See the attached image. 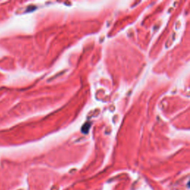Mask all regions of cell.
Returning a JSON list of instances; mask_svg holds the SVG:
<instances>
[{"mask_svg":"<svg viewBox=\"0 0 190 190\" xmlns=\"http://www.w3.org/2000/svg\"><path fill=\"white\" fill-rule=\"evenodd\" d=\"M188 185H189V187H190V181L189 182V184H188Z\"/></svg>","mask_w":190,"mask_h":190,"instance_id":"6da1fadb","label":"cell"}]
</instances>
